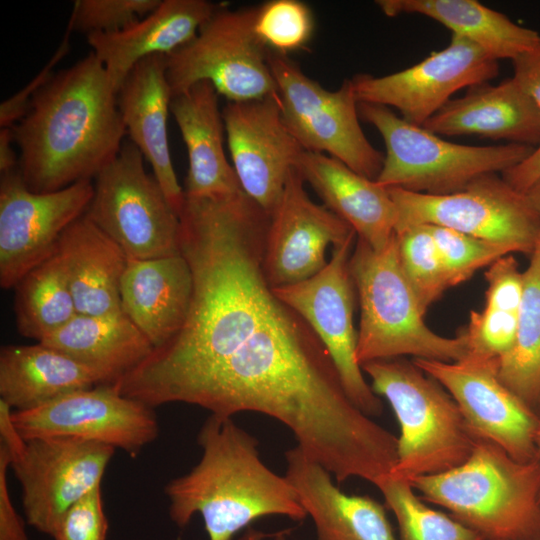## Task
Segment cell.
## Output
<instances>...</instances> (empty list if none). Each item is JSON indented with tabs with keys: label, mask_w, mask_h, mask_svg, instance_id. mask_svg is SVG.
Returning <instances> with one entry per match:
<instances>
[{
	"label": "cell",
	"mask_w": 540,
	"mask_h": 540,
	"mask_svg": "<svg viewBox=\"0 0 540 540\" xmlns=\"http://www.w3.org/2000/svg\"><path fill=\"white\" fill-rule=\"evenodd\" d=\"M269 218L243 191L185 197L179 245L192 274L189 312L171 340L116 383L122 395L154 409L260 413L295 435L334 413L344 389L329 352L266 279Z\"/></svg>",
	"instance_id": "6da1fadb"
},
{
	"label": "cell",
	"mask_w": 540,
	"mask_h": 540,
	"mask_svg": "<svg viewBox=\"0 0 540 540\" xmlns=\"http://www.w3.org/2000/svg\"><path fill=\"white\" fill-rule=\"evenodd\" d=\"M10 128L19 173L37 193L92 181L117 157L127 135L117 93L92 52L53 74Z\"/></svg>",
	"instance_id": "7a4b0ae2"
},
{
	"label": "cell",
	"mask_w": 540,
	"mask_h": 540,
	"mask_svg": "<svg viewBox=\"0 0 540 540\" xmlns=\"http://www.w3.org/2000/svg\"><path fill=\"white\" fill-rule=\"evenodd\" d=\"M197 443L202 450L199 462L164 488L169 516L178 527L184 528L199 514L208 540H233L266 516L306 519L286 477L262 461L258 440L232 417L210 414Z\"/></svg>",
	"instance_id": "3957f363"
},
{
	"label": "cell",
	"mask_w": 540,
	"mask_h": 540,
	"mask_svg": "<svg viewBox=\"0 0 540 540\" xmlns=\"http://www.w3.org/2000/svg\"><path fill=\"white\" fill-rule=\"evenodd\" d=\"M410 483L485 540H540V456L518 461L477 439L462 464Z\"/></svg>",
	"instance_id": "277c9868"
},
{
	"label": "cell",
	"mask_w": 540,
	"mask_h": 540,
	"mask_svg": "<svg viewBox=\"0 0 540 540\" xmlns=\"http://www.w3.org/2000/svg\"><path fill=\"white\" fill-rule=\"evenodd\" d=\"M372 390L390 404L400 428L390 476L409 482L462 464L477 438L457 403L435 378L403 357L361 365Z\"/></svg>",
	"instance_id": "5b68a950"
},
{
	"label": "cell",
	"mask_w": 540,
	"mask_h": 540,
	"mask_svg": "<svg viewBox=\"0 0 540 540\" xmlns=\"http://www.w3.org/2000/svg\"><path fill=\"white\" fill-rule=\"evenodd\" d=\"M349 270L360 306L356 350L360 366L406 355L444 362L467 355L462 332L445 337L425 323V313L402 271L395 235L380 251L357 238Z\"/></svg>",
	"instance_id": "8992f818"
},
{
	"label": "cell",
	"mask_w": 540,
	"mask_h": 540,
	"mask_svg": "<svg viewBox=\"0 0 540 540\" xmlns=\"http://www.w3.org/2000/svg\"><path fill=\"white\" fill-rule=\"evenodd\" d=\"M358 112L385 143L383 165L375 181L386 188L431 195L455 193L481 176L516 166L535 148L513 143L457 144L405 121L385 106L358 103Z\"/></svg>",
	"instance_id": "52a82bcc"
},
{
	"label": "cell",
	"mask_w": 540,
	"mask_h": 540,
	"mask_svg": "<svg viewBox=\"0 0 540 540\" xmlns=\"http://www.w3.org/2000/svg\"><path fill=\"white\" fill-rule=\"evenodd\" d=\"M256 11L218 7L189 43L165 56L172 96L202 81L228 102L277 94L269 50L254 30Z\"/></svg>",
	"instance_id": "ba28073f"
},
{
	"label": "cell",
	"mask_w": 540,
	"mask_h": 540,
	"mask_svg": "<svg viewBox=\"0 0 540 540\" xmlns=\"http://www.w3.org/2000/svg\"><path fill=\"white\" fill-rule=\"evenodd\" d=\"M94 180L85 215L128 259L180 254L179 216L130 140H125L117 157Z\"/></svg>",
	"instance_id": "9c48e42d"
},
{
	"label": "cell",
	"mask_w": 540,
	"mask_h": 540,
	"mask_svg": "<svg viewBox=\"0 0 540 540\" xmlns=\"http://www.w3.org/2000/svg\"><path fill=\"white\" fill-rule=\"evenodd\" d=\"M269 65L283 118L302 148L333 157L376 180L384 155L369 142L360 125L351 79L331 91L307 76L288 55L269 51Z\"/></svg>",
	"instance_id": "30bf717a"
},
{
	"label": "cell",
	"mask_w": 540,
	"mask_h": 540,
	"mask_svg": "<svg viewBox=\"0 0 540 540\" xmlns=\"http://www.w3.org/2000/svg\"><path fill=\"white\" fill-rule=\"evenodd\" d=\"M388 189L397 208L395 232L435 225L529 255L540 239V217L526 194L497 173L481 176L465 189L445 195Z\"/></svg>",
	"instance_id": "8fae6325"
},
{
	"label": "cell",
	"mask_w": 540,
	"mask_h": 540,
	"mask_svg": "<svg viewBox=\"0 0 540 540\" xmlns=\"http://www.w3.org/2000/svg\"><path fill=\"white\" fill-rule=\"evenodd\" d=\"M356 238L354 234L333 247L327 265L313 277L273 290L307 322L323 343L350 400L373 417L382 414L383 404L367 383L356 355V291L349 270Z\"/></svg>",
	"instance_id": "7c38bea8"
},
{
	"label": "cell",
	"mask_w": 540,
	"mask_h": 540,
	"mask_svg": "<svg viewBox=\"0 0 540 540\" xmlns=\"http://www.w3.org/2000/svg\"><path fill=\"white\" fill-rule=\"evenodd\" d=\"M115 450L66 437L24 439L8 449L28 524L52 537L68 508L101 485Z\"/></svg>",
	"instance_id": "4fadbf2b"
},
{
	"label": "cell",
	"mask_w": 540,
	"mask_h": 540,
	"mask_svg": "<svg viewBox=\"0 0 540 540\" xmlns=\"http://www.w3.org/2000/svg\"><path fill=\"white\" fill-rule=\"evenodd\" d=\"M90 180L37 193L19 170L0 180V286L12 289L34 267L54 254L63 232L83 216L92 200Z\"/></svg>",
	"instance_id": "5bb4252c"
},
{
	"label": "cell",
	"mask_w": 540,
	"mask_h": 540,
	"mask_svg": "<svg viewBox=\"0 0 540 540\" xmlns=\"http://www.w3.org/2000/svg\"><path fill=\"white\" fill-rule=\"evenodd\" d=\"M25 439L66 437L111 446L137 456L159 435L154 408L122 395L113 385L75 391L26 411H12Z\"/></svg>",
	"instance_id": "9a60e30c"
},
{
	"label": "cell",
	"mask_w": 540,
	"mask_h": 540,
	"mask_svg": "<svg viewBox=\"0 0 540 540\" xmlns=\"http://www.w3.org/2000/svg\"><path fill=\"white\" fill-rule=\"evenodd\" d=\"M499 73L498 60L471 41L452 35L447 47L404 70L351 78L358 103L396 108L401 117L423 126L455 92L489 82Z\"/></svg>",
	"instance_id": "2e32d148"
},
{
	"label": "cell",
	"mask_w": 540,
	"mask_h": 540,
	"mask_svg": "<svg viewBox=\"0 0 540 540\" xmlns=\"http://www.w3.org/2000/svg\"><path fill=\"white\" fill-rule=\"evenodd\" d=\"M413 362L451 394L477 439L498 445L518 461L540 456L536 447L540 415L499 379L495 363L466 357L456 362L421 358Z\"/></svg>",
	"instance_id": "e0dca14e"
},
{
	"label": "cell",
	"mask_w": 540,
	"mask_h": 540,
	"mask_svg": "<svg viewBox=\"0 0 540 540\" xmlns=\"http://www.w3.org/2000/svg\"><path fill=\"white\" fill-rule=\"evenodd\" d=\"M222 115L232 167L241 189L270 214L305 151L283 118L278 93L227 102Z\"/></svg>",
	"instance_id": "ac0fdd59"
},
{
	"label": "cell",
	"mask_w": 540,
	"mask_h": 540,
	"mask_svg": "<svg viewBox=\"0 0 540 540\" xmlns=\"http://www.w3.org/2000/svg\"><path fill=\"white\" fill-rule=\"evenodd\" d=\"M354 234L345 221L308 196L304 180L293 169L266 232L263 268L269 285L278 288L313 277L328 263L327 248Z\"/></svg>",
	"instance_id": "d6986e66"
},
{
	"label": "cell",
	"mask_w": 540,
	"mask_h": 540,
	"mask_svg": "<svg viewBox=\"0 0 540 540\" xmlns=\"http://www.w3.org/2000/svg\"><path fill=\"white\" fill-rule=\"evenodd\" d=\"M285 460V477L314 523L316 540H399L377 500L344 493L297 445L286 451Z\"/></svg>",
	"instance_id": "ffe728a7"
},
{
	"label": "cell",
	"mask_w": 540,
	"mask_h": 540,
	"mask_svg": "<svg viewBox=\"0 0 540 540\" xmlns=\"http://www.w3.org/2000/svg\"><path fill=\"white\" fill-rule=\"evenodd\" d=\"M165 55L141 60L117 93L119 111L129 140L151 165L153 175L178 214L185 201L168 144L167 120L172 100Z\"/></svg>",
	"instance_id": "44dd1931"
},
{
	"label": "cell",
	"mask_w": 540,
	"mask_h": 540,
	"mask_svg": "<svg viewBox=\"0 0 540 540\" xmlns=\"http://www.w3.org/2000/svg\"><path fill=\"white\" fill-rule=\"evenodd\" d=\"M218 6L206 0H162L147 16L115 32L87 35L92 53L118 93L141 60L169 55L189 43Z\"/></svg>",
	"instance_id": "7402d4cb"
},
{
	"label": "cell",
	"mask_w": 540,
	"mask_h": 540,
	"mask_svg": "<svg viewBox=\"0 0 540 540\" xmlns=\"http://www.w3.org/2000/svg\"><path fill=\"white\" fill-rule=\"evenodd\" d=\"M294 169L358 239L376 251L390 243L395 235L397 208L388 188L325 154L304 151Z\"/></svg>",
	"instance_id": "603a6c76"
},
{
	"label": "cell",
	"mask_w": 540,
	"mask_h": 540,
	"mask_svg": "<svg viewBox=\"0 0 540 540\" xmlns=\"http://www.w3.org/2000/svg\"><path fill=\"white\" fill-rule=\"evenodd\" d=\"M422 127L437 135H477L536 147L540 108L513 78L484 82L451 99Z\"/></svg>",
	"instance_id": "cb8c5ba5"
},
{
	"label": "cell",
	"mask_w": 540,
	"mask_h": 540,
	"mask_svg": "<svg viewBox=\"0 0 540 540\" xmlns=\"http://www.w3.org/2000/svg\"><path fill=\"white\" fill-rule=\"evenodd\" d=\"M192 290L191 270L181 253L128 259L120 285L122 311L159 348L183 327Z\"/></svg>",
	"instance_id": "d4e9b609"
},
{
	"label": "cell",
	"mask_w": 540,
	"mask_h": 540,
	"mask_svg": "<svg viewBox=\"0 0 540 540\" xmlns=\"http://www.w3.org/2000/svg\"><path fill=\"white\" fill-rule=\"evenodd\" d=\"M218 97L214 86L202 81L171 100L170 113L188 155L186 197H212L243 191L225 153V124Z\"/></svg>",
	"instance_id": "484cf974"
},
{
	"label": "cell",
	"mask_w": 540,
	"mask_h": 540,
	"mask_svg": "<svg viewBox=\"0 0 540 540\" xmlns=\"http://www.w3.org/2000/svg\"><path fill=\"white\" fill-rule=\"evenodd\" d=\"M57 253L78 314L123 313L120 285L128 258L85 214L63 232Z\"/></svg>",
	"instance_id": "4316f807"
},
{
	"label": "cell",
	"mask_w": 540,
	"mask_h": 540,
	"mask_svg": "<svg viewBox=\"0 0 540 540\" xmlns=\"http://www.w3.org/2000/svg\"><path fill=\"white\" fill-rule=\"evenodd\" d=\"M40 343L63 352L94 371L102 385H115L154 349L124 313H77Z\"/></svg>",
	"instance_id": "83f0119b"
},
{
	"label": "cell",
	"mask_w": 540,
	"mask_h": 540,
	"mask_svg": "<svg viewBox=\"0 0 540 540\" xmlns=\"http://www.w3.org/2000/svg\"><path fill=\"white\" fill-rule=\"evenodd\" d=\"M97 385L102 383L94 371L40 342L0 349V399L13 411L30 410Z\"/></svg>",
	"instance_id": "f1b7e54d"
},
{
	"label": "cell",
	"mask_w": 540,
	"mask_h": 540,
	"mask_svg": "<svg viewBox=\"0 0 540 540\" xmlns=\"http://www.w3.org/2000/svg\"><path fill=\"white\" fill-rule=\"evenodd\" d=\"M389 17L419 14L431 18L482 48L493 58L511 59L530 50L540 34L475 0H378Z\"/></svg>",
	"instance_id": "f546056e"
},
{
	"label": "cell",
	"mask_w": 540,
	"mask_h": 540,
	"mask_svg": "<svg viewBox=\"0 0 540 540\" xmlns=\"http://www.w3.org/2000/svg\"><path fill=\"white\" fill-rule=\"evenodd\" d=\"M485 279V306L480 312H470L469 323L462 331L467 342L465 357L497 365L516 338L524 275L510 254L493 262Z\"/></svg>",
	"instance_id": "4dcf8cb0"
},
{
	"label": "cell",
	"mask_w": 540,
	"mask_h": 540,
	"mask_svg": "<svg viewBox=\"0 0 540 540\" xmlns=\"http://www.w3.org/2000/svg\"><path fill=\"white\" fill-rule=\"evenodd\" d=\"M14 289L16 327L24 337L40 342L77 314L57 250L30 270Z\"/></svg>",
	"instance_id": "1f68e13d"
},
{
	"label": "cell",
	"mask_w": 540,
	"mask_h": 540,
	"mask_svg": "<svg viewBox=\"0 0 540 540\" xmlns=\"http://www.w3.org/2000/svg\"><path fill=\"white\" fill-rule=\"evenodd\" d=\"M515 341L497 362L499 379L531 408L540 400V239L523 271Z\"/></svg>",
	"instance_id": "d6a6232c"
},
{
	"label": "cell",
	"mask_w": 540,
	"mask_h": 540,
	"mask_svg": "<svg viewBox=\"0 0 540 540\" xmlns=\"http://www.w3.org/2000/svg\"><path fill=\"white\" fill-rule=\"evenodd\" d=\"M399 528V540H485L451 515L434 510L408 480L387 476L376 486Z\"/></svg>",
	"instance_id": "836d02e7"
},
{
	"label": "cell",
	"mask_w": 540,
	"mask_h": 540,
	"mask_svg": "<svg viewBox=\"0 0 540 540\" xmlns=\"http://www.w3.org/2000/svg\"><path fill=\"white\" fill-rule=\"evenodd\" d=\"M395 236L402 271L425 313L451 287L448 273L425 225L396 231Z\"/></svg>",
	"instance_id": "e575fe53"
},
{
	"label": "cell",
	"mask_w": 540,
	"mask_h": 540,
	"mask_svg": "<svg viewBox=\"0 0 540 540\" xmlns=\"http://www.w3.org/2000/svg\"><path fill=\"white\" fill-rule=\"evenodd\" d=\"M315 29L311 8L298 0H271L257 6L254 30L271 52L288 55L303 49Z\"/></svg>",
	"instance_id": "d590c367"
},
{
	"label": "cell",
	"mask_w": 540,
	"mask_h": 540,
	"mask_svg": "<svg viewBox=\"0 0 540 540\" xmlns=\"http://www.w3.org/2000/svg\"><path fill=\"white\" fill-rule=\"evenodd\" d=\"M435 240L451 287L465 282L480 268L514 253L507 245L473 237L448 228L425 225Z\"/></svg>",
	"instance_id": "8d00e7d4"
},
{
	"label": "cell",
	"mask_w": 540,
	"mask_h": 540,
	"mask_svg": "<svg viewBox=\"0 0 540 540\" xmlns=\"http://www.w3.org/2000/svg\"><path fill=\"white\" fill-rule=\"evenodd\" d=\"M162 0H77L68 29L86 35L122 30L154 11Z\"/></svg>",
	"instance_id": "74e56055"
},
{
	"label": "cell",
	"mask_w": 540,
	"mask_h": 540,
	"mask_svg": "<svg viewBox=\"0 0 540 540\" xmlns=\"http://www.w3.org/2000/svg\"><path fill=\"white\" fill-rule=\"evenodd\" d=\"M101 487L96 486L68 508L52 536L54 540H106L108 521Z\"/></svg>",
	"instance_id": "f35d334b"
},
{
	"label": "cell",
	"mask_w": 540,
	"mask_h": 540,
	"mask_svg": "<svg viewBox=\"0 0 540 540\" xmlns=\"http://www.w3.org/2000/svg\"><path fill=\"white\" fill-rule=\"evenodd\" d=\"M71 31L67 29V34L54 54L53 58L45 68L21 91L3 101L0 106V126L1 128L12 127L25 114L29 102L35 92L39 90L51 77V71L56 63L67 53L68 36Z\"/></svg>",
	"instance_id": "ab89813d"
},
{
	"label": "cell",
	"mask_w": 540,
	"mask_h": 540,
	"mask_svg": "<svg viewBox=\"0 0 540 540\" xmlns=\"http://www.w3.org/2000/svg\"><path fill=\"white\" fill-rule=\"evenodd\" d=\"M10 453L0 443V540H28L24 524L17 513L8 489Z\"/></svg>",
	"instance_id": "60d3db41"
},
{
	"label": "cell",
	"mask_w": 540,
	"mask_h": 540,
	"mask_svg": "<svg viewBox=\"0 0 540 540\" xmlns=\"http://www.w3.org/2000/svg\"><path fill=\"white\" fill-rule=\"evenodd\" d=\"M513 79L540 108V36L533 48L512 60Z\"/></svg>",
	"instance_id": "b9f144b4"
},
{
	"label": "cell",
	"mask_w": 540,
	"mask_h": 540,
	"mask_svg": "<svg viewBox=\"0 0 540 540\" xmlns=\"http://www.w3.org/2000/svg\"><path fill=\"white\" fill-rule=\"evenodd\" d=\"M502 177L514 189L527 192L540 179V143L521 163L503 172Z\"/></svg>",
	"instance_id": "7bdbcfd3"
},
{
	"label": "cell",
	"mask_w": 540,
	"mask_h": 540,
	"mask_svg": "<svg viewBox=\"0 0 540 540\" xmlns=\"http://www.w3.org/2000/svg\"><path fill=\"white\" fill-rule=\"evenodd\" d=\"M14 140L11 128L0 131V172L1 174L18 169L19 156L13 147Z\"/></svg>",
	"instance_id": "ee69618b"
},
{
	"label": "cell",
	"mask_w": 540,
	"mask_h": 540,
	"mask_svg": "<svg viewBox=\"0 0 540 540\" xmlns=\"http://www.w3.org/2000/svg\"><path fill=\"white\" fill-rule=\"evenodd\" d=\"M276 533H268L250 526L244 530L238 540H266L267 538L274 537Z\"/></svg>",
	"instance_id": "f6af8a7d"
},
{
	"label": "cell",
	"mask_w": 540,
	"mask_h": 540,
	"mask_svg": "<svg viewBox=\"0 0 540 540\" xmlns=\"http://www.w3.org/2000/svg\"><path fill=\"white\" fill-rule=\"evenodd\" d=\"M524 194L540 217V179Z\"/></svg>",
	"instance_id": "bcb514c9"
},
{
	"label": "cell",
	"mask_w": 540,
	"mask_h": 540,
	"mask_svg": "<svg viewBox=\"0 0 540 540\" xmlns=\"http://www.w3.org/2000/svg\"><path fill=\"white\" fill-rule=\"evenodd\" d=\"M290 533V530H281L277 531L276 535L273 537L274 540H290L288 538V535Z\"/></svg>",
	"instance_id": "7dc6e473"
},
{
	"label": "cell",
	"mask_w": 540,
	"mask_h": 540,
	"mask_svg": "<svg viewBox=\"0 0 540 540\" xmlns=\"http://www.w3.org/2000/svg\"><path fill=\"white\" fill-rule=\"evenodd\" d=\"M536 447H537L538 454L540 455V426L536 435Z\"/></svg>",
	"instance_id": "c3c4849f"
},
{
	"label": "cell",
	"mask_w": 540,
	"mask_h": 540,
	"mask_svg": "<svg viewBox=\"0 0 540 540\" xmlns=\"http://www.w3.org/2000/svg\"><path fill=\"white\" fill-rule=\"evenodd\" d=\"M538 406L540 407V400H539V404H538Z\"/></svg>",
	"instance_id": "681fc988"
}]
</instances>
